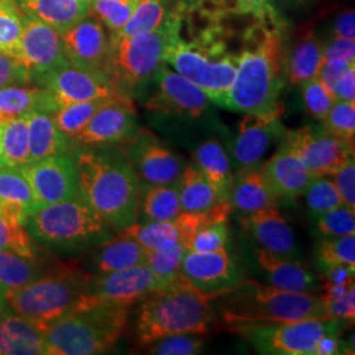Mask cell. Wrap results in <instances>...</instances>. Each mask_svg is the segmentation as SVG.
I'll return each instance as SVG.
<instances>
[{
    "label": "cell",
    "mask_w": 355,
    "mask_h": 355,
    "mask_svg": "<svg viewBox=\"0 0 355 355\" xmlns=\"http://www.w3.org/2000/svg\"><path fill=\"white\" fill-rule=\"evenodd\" d=\"M182 12L174 20L164 62L203 89L211 102L224 108L237 71L239 53L229 51L227 32L218 24L223 15L212 16L207 26H198L193 31L196 33L190 35L179 28Z\"/></svg>",
    "instance_id": "cell-3"
},
{
    "label": "cell",
    "mask_w": 355,
    "mask_h": 355,
    "mask_svg": "<svg viewBox=\"0 0 355 355\" xmlns=\"http://www.w3.org/2000/svg\"><path fill=\"white\" fill-rule=\"evenodd\" d=\"M120 232L135 239L145 250H164L182 242L175 221H136Z\"/></svg>",
    "instance_id": "cell-40"
},
{
    "label": "cell",
    "mask_w": 355,
    "mask_h": 355,
    "mask_svg": "<svg viewBox=\"0 0 355 355\" xmlns=\"http://www.w3.org/2000/svg\"><path fill=\"white\" fill-rule=\"evenodd\" d=\"M315 227L322 237L355 236V211L345 204L315 216Z\"/></svg>",
    "instance_id": "cell-50"
},
{
    "label": "cell",
    "mask_w": 355,
    "mask_h": 355,
    "mask_svg": "<svg viewBox=\"0 0 355 355\" xmlns=\"http://www.w3.org/2000/svg\"><path fill=\"white\" fill-rule=\"evenodd\" d=\"M60 35L64 55L70 64L105 76L110 36L98 19L89 15Z\"/></svg>",
    "instance_id": "cell-19"
},
{
    "label": "cell",
    "mask_w": 355,
    "mask_h": 355,
    "mask_svg": "<svg viewBox=\"0 0 355 355\" xmlns=\"http://www.w3.org/2000/svg\"><path fill=\"white\" fill-rule=\"evenodd\" d=\"M54 110L49 94L35 85H13L0 89V121L33 111L51 114Z\"/></svg>",
    "instance_id": "cell-34"
},
{
    "label": "cell",
    "mask_w": 355,
    "mask_h": 355,
    "mask_svg": "<svg viewBox=\"0 0 355 355\" xmlns=\"http://www.w3.org/2000/svg\"><path fill=\"white\" fill-rule=\"evenodd\" d=\"M240 223L259 248L286 259L300 261L302 250L295 233L277 207L242 216Z\"/></svg>",
    "instance_id": "cell-22"
},
{
    "label": "cell",
    "mask_w": 355,
    "mask_h": 355,
    "mask_svg": "<svg viewBox=\"0 0 355 355\" xmlns=\"http://www.w3.org/2000/svg\"><path fill=\"white\" fill-rule=\"evenodd\" d=\"M204 334L184 333L174 334L146 345L149 354L193 355L199 354L204 346Z\"/></svg>",
    "instance_id": "cell-51"
},
{
    "label": "cell",
    "mask_w": 355,
    "mask_h": 355,
    "mask_svg": "<svg viewBox=\"0 0 355 355\" xmlns=\"http://www.w3.org/2000/svg\"><path fill=\"white\" fill-rule=\"evenodd\" d=\"M336 101L355 102V64L349 66L330 89Z\"/></svg>",
    "instance_id": "cell-57"
},
{
    "label": "cell",
    "mask_w": 355,
    "mask_h": 355,
    "mask_svg": "<svg viewBox=\"0 0 355 355\" xmlns=\"http://www.w3.org/2000/svg\"><path fill=\"white\" fill-rule=\"evenodd\" d=\"M287 33L259 23L248 26L242 35L237 71L224 108L242 114H279L286 79Z\"/></svg>",
    "instance_id": "cell-1"
},
{
    "label": "cell",
    "mask_w": 355,
    "mask_h": 355,
    "mask_svg": "<svg viewBox=\"0 0 355 355\" xmlns=\"http://www.w3.org/2000/svg\"><path fill=\"white\" fill-rule=\"evenodd\" d=\"M230 203L216 204L214 215L191 237L187 249L191 252H216L227 249L229 243L228 217Z\"/></svg>",
    "instance_id": "cell-37"
},
{
    "label": "cell",
    "mask_w": 355,
    "mask_h": 355,
    "mask_svg": "<svg viewBox=\"0 0 355 355\" xmlns=\"http://www.w3.org/2000/svg\"><path fill=\"white\" fill-rule=\"evenodd\" d=\"M193 165L212 184L218 203H229L233 171L224 146L216 139H209L200 144L193 152Z\"/></svg>",
    "instance_id": "cell-28"
},
{
    "label": "cell",
    "mask_w": 355,
    "mask_h": 355,
    "mask_svg": "<svg viewBox=\"0 0 355 355\" xmlns=\"http://www.w3.org/2000/svg\"><path fill=\"white\" fill-rule=\"evenodd\" d=\"M324 64L322 42L313 33H306L286 54V79L290 85L299 86L309 79L318 78Z\"/></svg>",
    "instance_id": "cell-33"
},
{
    "label": "cell",
    "mask_w": 355,
    "mask_h": 355,
    "mask_svg": "<svg viewBox=\"0 0 355 355\" xmlns=\"http://www.w3.org/2000/svg\"><path fill=\"white\" fill-rule=\"evenodd\" d=\"M316 257L321 270L336 266L355 268V236L322 237Z\"/></svg>",
    "instance_id": "cell-46"
},
{
    "label": "cell",
    "mask_w": 355,
    "mask_h": 355,
    "mask_svg": "<svg viewBox=\"0 0 355 355\" xmlns=\"http://www.w3.org/2000/svg\"><path fill=\"white\" fill-rule=\"evenodd\" d=\"M35 211L31 186L20 167H0V216L26 225Z\"/></svg>",
    "instance_id": "cell-27"
},
{
    "label": "cell",
    "mask_w": 355,
    "mask_h": 355,
    "mask_svg": "<svg viewBox=\"0 0 355 355\" xmlns=\"http://www.w3.org/2000/svg\"><path fill=\"white\" fill-rule=\"evenodd\" d=\"M23 12L55 28L60 33L89 15L87 0H15Z\"/></svg>",
    "instance_id": "cell-30"
},
{
    "label": "cell",
    "mask_w": 355,
    "mask_h": 355,
    "mask_svg": "<svg viewBox=\"0 0 355 355\" xmlns=\"http://www.w3.org/2000/svg\"><path fill=\"white\" fill-rule=\"evenodd\" d=\"M20 168L31 186L35 209L79 196L73 152L32 161Z\"/></svg>",
    "instance_id": "cell-15"
},
{
    "label": "cell",
    "mask_w": 355,
    "mask_h": 355,
    "mask_svg": "<svg viewBox=\"0 0 355 355\" xmlns=\"http://www.w3.org/2000/svg\"><path fill=\"white\" fill-rule=\"evenodd\" d=\"M255 259L263 278L272 287L284 291L313 293L321 288V279L299 259H286L262 248L255 250Z\"/></svg>",
    "instance_id": "cell-24"
},
{
    "label": "cell",
    "mask_w": 355,
    "mask_h": 355,
    "mask_svg": "<svg viewBox=\"0 0 355 355\" xmlns=\"http://www.w3.org/2000/svg\"><path fill=\"white\" fill-rule=\"evenodd\" d=\"M73 157L79 198L114 230L135 224L141 183L125 152L114 148L74 149Z\"/></svg>",
    "instance_id": "cell-2"
},
{
    "label": "cell",
    "mask_w": 355,
    "mask_h": 355,
    "mask_svg": "<svg viewBox=\"0 0 355 355\" xmlns=\"http://www.w3.org/2000/svg\"><path fill=\"white\" fill-rule=\"evenodd\" d=\"M26 228L38 246L58 254L94 250L114 232L79 196L35 209Z\"/></svg>",
    "instance_id": "cell-7"
},
{
    "label": "cell",
    "mask_w": 355,
    "mask_h": 355,
    "mask_svg": "<svg viewBox=\"0 0 355 355\" xmlns=\"http://www.w3.org/2000/svg\"><path fill=\"white\" fill-rule=\"evenodd\" d=\"M4 166L21 167L29 162L28 114L0 121Z\"/></svg>",
    "instance_id": "cell-39"
},
{
    "label": "cell",
    "mask_w": 355,
    "mask_h": 355,
    "mask_svg": "<svg viewBox=\"0 0 355 355\" xmlns=\"http://www.w3.org/2000/svg\"><path fill=\"white\" fill-rule=\"evenodd\" d=\"M303 196L313 217L325 214L343 204L341 195L328 175L315 178L313 182L306 187Z\"/></svg>",
    "instance_id": "cell-49"
},
{
    "label": "cell",
    "mask_w": 355,
    "mask_h": 355,
    "mask_svg": "<svg viewBox=\"0 0 355 355\" xmlns=\"http://www.w3.org/2000/svg\"><path fill=\"white\" fill-rule=\"evenodd\" d=\"M28 129L29 162L73 152L71 141L55 125L51 114L42 111L28 114Z\"/></svg>",
    "instance_id": "cell-31"
},
{
    "label": "cell",
    "mask_w": 355,
    "mask_h": 355,
    "mask_svg": "<svg viewBox=\"0 0 355 355\" xmlns=\"http://www.w3.org/2000/svg\"><path fill=\"white\" fill-rule=\"evenodd\" d=\"M139 303L135 334L141 346L174 334H205L215 318L211 299L184 277L150 292Z\"/></svg>",
    "instance_id": "cell-4"
},
{
    "label": "cell",
    "mask_w": 355,
    "mask_h": 355,
    "mask_svg": "<svg viewBox=\"0 0 355 355\" xmlns=\"http://www.w3.org/2000/svg\"><path fill=\"white\" fill-rule=\"evenodd\" d=\"M32 85L49 94L55 110L70 103L127 96L107 76L76 67L70 62L37 76Z\"/></svg>",
    "instance_id": "cell-12"
},
{
    "label": "cell",
    "mask_w": 355,
    "mask_h": 355,
    "mask_svg": "<svg viewBox=\"0 0 355 355\" xmlns=\"http://www.w3.org/2000/svg\"><path fill=\"white\" fill-rule=\"evenodd\" d=\"M116 98V96H114ZM112 98L92 99L86 102L70 103L58 107L51 112V117L58 129L71 139L78 132L87 125L92 116L96 114L105 103Z\"/></svg>",
    "instance_id": "cell-41"
},
{
    "label": "cell",
    "mask_w": 355,
    "mask_h": 355,
    "mask_svg": "<svg viewBox=\"0 0 355 355\" xmlns=\"http://www.w3.org/2000/svg\"><path fill=\"white\" fill-rule=\"evenodd\" d=\"M215 299L221 318L229 327L328 318L321 296L284 291L246 278Z\"/></svg>",
    "instance_id": "cell-5"
},
{
    "label": "cell",
    "mask_w": 355,
    "mask_h": 355,
    "mask_svg": "<svg viewBox=\"0 0 355 355\" xmlns=\"http://www.w3.org/2000/svg\"><path fill=\"white\" fill-rule=\"evenodd\" d=\"M279 198L270 187L262 170V162L257 165L237 168L233 175L229 203L232 211L240 215H250L254 212L277 207Z\"/></svg>",
    "instance_id": "cell-25"
},
{
    "label": "cell",
    "mask_w": 355,
    "mask_h": 355,
    "mask_svg": "<svg viewBox=\"0 0 355 355\" xmlns=\"http://www.w3.org/2000/svg\"><path fill=\"white\" fill-rule=\"evenodd\" d=\"M228 12L250 16L254 21L283 33L288 32V21L272 0H229Z\"/></svg>",
    "instance_id": "cell-43"
},
{
    "label": "cell",
    "mask_w": 355,
    "mask_h": 355,
    "mask_svg": "<svg viewBox=\"0 0 355 355\" xmlns=\"http://www.w3.org/2000/svg\"><path fill=\"white\" fill-rule=\"evenodd\" d=\"M324 61L343 60L355 62V40L331 37L327 44H322Z\"/></svg>",
    "instance_id": "cell-56"
},
{
    "label": "cell",
    "mask_w": 355,
    "mask_h": 355,
    "mask_svg": "<svg viewBox=\"0 0 355 355\" xmlns=\"http://www.w3.org/2000/svg\"><path fill=\"white\" fill-rule=\"evenodd\" d=\"M129 308L94 300L89 295L45 331L46 355H96L108 353L127 329Z\"/></svg>",
    "instance_id": "cell-6"
},
{
    "label": "cell",
    "mask_w": 355,
    "mask_h": 355,
    "mask_svg": "<svg viewBox=\"0 0 355 355\" xmlns=\"http://www.w3.org/2000/svg\"><path fill=\"white\" fill-rule=\"evenodd\" d=\"M187 0H140L127 24L111 37H129L145 32H152L165 26L178 13L182 12Z\"/></svg>",
    "instance_id": "cell-32"
},
{
    "label": "cell",
    "mask_w": 355,
    "mask_h": 355,
    "mask_svg": "<svg viewBox=\"0 0 355 355\" xmlns=\"http://www.w3.org/2000/svg\"><path fill=\"white\" fill-rule=\"evenodd\" d=\"M21 35L23 11L15 0H0V53L20 60Z\"/></svg>",
    "instance_id": "cell-42"
},
{
    "label": "cell",
    "mask_w": 355,
    "mask_h": 355,
    "mask_svg": "<svg viewBox=\"0 0 355 355\" xmlns=\"http://www.w3.org/2000/svg\"><path fill=\"white\" fill-rule=\"evenodd\" d=\"M0 250L40 261L38 245L29 236L26 225L0 216Z\"/></svg>",
    "instance_id": "cell-47"
},
{
    "label": "cell",
    "mask_w": 355,
    "mask_h": 355,
    "mask_svg": "<svg viewBox=\"0 0 355 355\" xmlns=\"http://www.w3.org/2000/svg\"><path fill=\"white\" fill-rule=\"evenodd\" d=\"M187 3L192 7L209 12H228L229 0H187Z\"/></svg>",
    "instance_id": "cell-60"
},
{
    "label": "cell",
    "mask_w": 355,
    "mask_h": 355,
    "mask_svg": "<svg viewBox=\"0 0 355 355\" xmlns=\"http://www.w3.org/2000/svg\"><path fill=\"white\" fill-rule=\"evenodd\" d=\"M180 212L182 208L178 195L177 183H141L137 216V218L141 216V221H174Z\"/></svg>",
    "instance_id": "cell-35"
},
{
    "label": "cell",
    "mask_w": 355,
    "mask_h": 355,
    "mask_svg": "<svg viewBox=\"0 0 355 355\" xmlns=\"http://www.w3.org/2000/svg\"><path fill=\"white\" fill-rule=\"evenodd\" d=\"M139 3L140 0H91L89 15L114 35L127 24Z\"/></svg>",
    "instance_id": "cell-44"
},
{
    "label": "cell",
    "mask_w": 355,
    "mask_h": 355,
    "mask_svg": "<svg viewBox=\"0 0 355 355\" xmlns=\"http://www.w3.org/2000/svg\"><path fill=\"white\" fill-rule=\"evenodd\" d=\"M229 329L243 337L261 354L318 355L321 340L341 334L343 322L330 318L234 325Z\"/></svg>",
    "instance_id": "cell-10"
},
{
    "label": "cell",
    "mask_w": 355,
    "mask_h": 355,
    "mask_svg": "<svg viewBox=\"0 0 355 355\" xmlns=\"http://www.w3.org/2000/svg\"><path fill=\"white\" fill-rule=\"evenodd\" d=\"M333 37L355 40V12L353 10L341 13L333 24Z\"/></svg>",
    "instance_id": "cell-59"
},
{
    "label": "cell",
    "mask_w": 355,
    "mask_h": 355,
    "mask_svg": "<svg viewBox=\"0 0 355 355\" xmlns=\"http://www.w3.org/2000/svg\"><path fill=\"white\" fill-rule=\"evenodd\" d=\"M8 309H10V308H8L7 300H6V295H4V292L0 290V318H1Z\"/></svg>",
    "instance_id": "cell-61"
},
{
    "label": "cell",
    "mask_w": 355,
    "mask_h": 355,
    "mask_svg": "<svg viewBox=\"0 0 355 355\" xmlns=\"http://www.w3.org/2000/svg\"><path fill=\"white\" fill-rule=\"evenodd\" d=\"M262 170L279 200H293L303 196L306 187L318 178L308 171L300 158L284 144L262 164Z\"/></svg>",
    "instance_id": "cell-23"
},
{
    "label": "cell",
    "mask_w": 355,
    "mask_h": 355,
    "mask_svg": "<svg viewBox=\"0 0 355 355\" xmlns=\"http://www.w3.org/2000/svg\"><path fill=\"white\" fill-rule=\"evenodd\" d=\"M322 299V297H321ZM327 318L337 321L353 322L355 318V287L352 286L347 291L336 296L322 299Z\"/></svg>",
    "instance_id": "cell-54"
},
{
    "label": "cell",
    "mask_w": 355,
    "mask_h": 355,
    "mask_svg": "<svg viewBox=\"0 0 355 355\" xmlns=\"http://www.w3.org/2000/svg\"><path fill=\"white\" fill-rule=\"evenodd\" d=\"M152 82V92L145 103L149 112L200 117L212 103L203 89L165 62L157 69Z\"/></svg>",
    "instance_id": "cell-14"
},
{
    "label": "cell",
    "mask_w": 355,
    "mask_h": 355,
    "mask_svg": "<svg viewBox=\"0 0 355 355\" xmlns=\"http://www.w3.org/2000/svg\"><path fill=\"white\" fill-rule=\"evenodd\" d=\"M13 85H31V73L20 60L0 53V89Z\"/></svg>",
    "instance_id": "cell-55"
},
{
    "label": "cell",
    "mask_w": 355,
    "mask_h": 355,
    "mask_svg": "<svg viewBox=\"0 0 355 355\" xmlns=\"http://www.w3.org/2000/svg\"><path fill=\"white\" fill-rule=\"evenodd\" d=\"M42 274L40 261L0 250V290L4 295L24 287Z\"/></svg>",
    "instance_id": "cell-38"
},
{
    "label": "cell",
    "mask_w": 355,
    "mask_h": 355,
    "mask_svg": "<svg viewBox=\"0 0 355 355\" xmlns=\"http://www.w3.org/2000/svg\"><path fill=\"white\" fill-rule=\"evenodd\" d=\"M4 166V161H3V148H1V127H0V167Z\"/></svg>",
    "instance_id": "cell-62"
},
{
    "label": "cell",
    "mask_w": 355,
    "mask_h": 355,
    "mask_svg": "<svg viewBox=\"0 0 355 355\" xmlns=\"http://www.w3.org/2000/svg\"><path fill=\"white\" fill-rule=\"evenodd\" d=\"M91 277L76 268H57L6 293L8 308L44 331L76 311L87 296Z\"/></svg>",
    "instance_id": "cell-8"
},
{
    "label": "cell",
    "mask_w": 355,
    "mask_h": 355,
    "mask_svg": "<svg viewBox=\"0 0 355 355\" xmlns=\"http://www.w3.org/2000/svg\"><path fill=\"white\" fill-rule=\"evenodd\" d=\"M146 250L130 236L119 230L117 236L94 249L91 267L98 274H107L128 267L145 265Z\"/></svg>",
    "instance_id": "cell-29"
},
{
    "label": "cell",
    "mask_w": 355,
    "mask_h": 355,
    "mask_svg": "<svg viewBox=\"0 0 355 355\" xmlns=\"http://www.w3.org/2000/svg\"><path fill=\"white\" fill-rule=\"evenodd\" d=\"M283 144L295 153L311 174L325 177L354 152V145L333 137L324 128L304 125L284 135Z\"/></svg>",
    "instance_id": "cell-18"
},
{
    "label": "cell",
    "mask_w": 355,
    "mask_h": 355,
    "mask_svg": "<svg viewBox=\"0 0 355 355\" xmlns=\"http://www.w3.org/2000/svg\"><path fill=\"white\" fill-rule=\"evenodd\" d=\"M321 123L333 137L354 145L355 102L336 101Z\"/></svg>",
    "instance_id": "cell-48"
},
{
    "label": "cell",
    "mask_w": 355,
    "mask_h": 355,
    "mask_svg": "<svg viewBox=\"0 0 355 355\" xmlns=\"http://www.w3.org/2000/svg\"><path fill=\"white\" fill-rule=\"evenodd\" d=\"M137 114L130 98L110 99L70 141L74 149L114 148L127 145L139 130Z\"/></svg>",
    "instance_id": "cell-11"
},
{
    "label": "cell",
    "mask_w": 355,
    "mask_h": 355,
    "mask_svg": "<svg viewBox=\"0 0 355 355\" xmlns=\"http://www.w3.org/2000/svg\"><path fill=\"white\" fill-rule=\"evenodd\" d=\"M354 64L355 62H349V61H343V60L324 61V64L321 67V71H320L318 78L324 83V86L330 91L333 85L336 83V80L341 76L343 71L349 66Z\"/></svg>",
    "instance_id": "cell-58"
},
{
    "label": "cell",
    "mask_w": 355,
    "mask_h": 355,
    "mask_svg": "<svg viewBox=\"0 0 355 355\" xmlns=\"http://www.w3.org/2000/svg\"><path fill=\"white\" fill-rule=\"evenodd\" d=\"M187 250L189 249L182 242H178L177 245L164 250H146L145 265L161 279L173 283L183 277L182 263Z\"/></svg>",
    "instance_id": "cell-45"
},
{
    "label": "cell",
    "mask_w": 355,
    "mask_h": 355,
    "mask_svg": "<svg viewBox=\"0 0 355 355\" xmlns=\"http://www.w3.org/2000/svg\"><path fill=\"white\" fill-rule=\"evenodd\" d=\"M175 17L152 32L129 37L110 36L104 74L120 92L130 98L135 91L152 80L157 69L164 64V54Z\"/></svg>",
    "instance_id": "cell-9"
},
{
    "label": "cell",
    "mask_w": 355,
    "mask_h": 355,
    "mask_svg": "<svg viewBox=\"0 0 355 355\" xmlns=\"http://www.w3.org/2000/svg\"><path fill=\"white\" fill-rule=\"evenodd\" d=\"M299 89L302 92V98L306 111L313 119L322 121L324 117L329 112L331 105L336 102L331 92L324 86V83L318 78H313L300 83Z\"/></svg>",
    "instance_id": "cell-52"
},
{
    "label": "cell",
    "mask_w": 355,
    "mask_h": 355,
    "mask_svg": "<svg viewBox=\"0 0 355 355\" xmlns=\"http://www.w3.org/2000/svg\"><path fill=\"white\" fill-rule=\"evenodd\" d=\"M128 161L140 183L175 184L186 161L161 139L146 129H139L127 144Z\"/></svg>",
    "instance_id": "cell-13"
},
{
    "label": "cell",
    "mask_w": 355,
    "mask_h": 355,
    "mask_svg": "<svg viewBox=\"0 0 355 355\" xmlns=\"http://www.w3.org/2000/svg\"><path fill=\"white\" fill-rule=\"evenodd\" d=\"M338 193L341 195L343 204L355 211V157L350 153L340 165L337 166L329 175Z\"/></svg>",
    "instance_id": "cell-53"
},
{
    "label": "cell",
    "mask_w": 355,
    "mask_h": 355,
    "mask_svg": "<svg viewBox=\"0 0 355 355\" xmlns=\"http://www.w3.org/2000/svg\"><path fill=\"white\" fill-rule=\"evenodd\" d=\"M45 354V331L8 309L0 318V355Z\"/></svg>",
    "instance_id": "cell-26"
},
{
    "label": "cell",
    "mask_w": 355,
    "mask_h": 355,
    "mask_svg": "<svg viewBox=\"0 0 355 355\" xmlns=\"http://www.w3.org/2000/svg\"><path fill=\"white\" fill-rule=\"evenodd\" d=\"M182 275L209 299L230 291L245 279L241 267L227 249L208 253L187 250L182 263Z\"/></svg>",
    "instance_id": "cell-17"
},
{
    "label": "cell",
    "mask_w": 355,
    "mask_h": 355,
    "mask_svg": "<svg viewBox=\"0 0 355 355\" xmlns=\"http://www.w3.org/2000/svg\"><path fill=\"white\" fill-rule=\"evenodd\" d=\"M168 284L146 265H137L91 277L87 295L103 303L132 306Z\"/></svg>",
    "instance_id": "cell-16"
},
{
    "label": "cell",
    "mask_w": 355,
    "mask_h": 355,
    "mask_svg": "<svg viewBox=\"0 0 355 355\" xmlns=\"http://www.w3.org/2000/svg\"><path fill=\"white\" fill-rule=\"evenodd\" d=\"M284 135L279 114H245L232 148L236 167L261 164L272 142Z\"/></svg>",
    "instance_id": "cell-21"
},
{
    "label": "cell",
    "mask_w": 355,
    "mask_h": 355,
    "mask_svg": "<svg viewBox=\"0 0 355 355\" xmlns=\"http://www.w3.org/2000/svg\"><path fill=\"white\" fill-rule=\"evenodd\" d=\"M178 195L183 212L205 214L218 204L212 184L193 165H186L177 182Z\"/></svg>",
    "instance_id": "cell-36"
},
{
    "label": "cell",
    "mask_w": 355,
    "mask_h": 355,
    "mask_svg": "<svg viewBox=\"0 0 355 355\" xmlns=\"http://www.w3.org/2000/svg\"><path fill=\"white\" fill-rule=\"evenodd\" d=\"M20 60L31 73V85L37 76L69 64L60 32L24 12Z\"/></svg>",
    "instance_id": "cell-20"
},
{
    "label": "cell",
    "mask_w": 355,
    "mask_h": 355,
    "mask_svg": "<svg viewBox=\"0 0 355 355\" xmlns=\"http://www.w3.org/2000/svg\"><path fill=\"white\" fill-rule=\"evenodd\" d=\"M87 1H91V0H87Z\"/></svg>",
    "instance_id": "cell-63"
},
{
    "label": "cell",
    "mask_w": 355,
    "mask_h": 355,
    "mask_svg": "<svg viewBox=\"0 0 355 355\" xmlns=\"http://www.w3.org/2000/svg\"><path fill=\"white\" fill-rule=\"evenodd\" d=\"M296 1H297V0H296Z\"/></svg>",
    "instance_id": "cell-64"
}]
</instances>
